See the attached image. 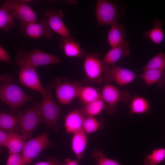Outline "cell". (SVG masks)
<instances>
[{
    "label": "cell",
    "mask_w": 165,
    "mask_h": 165,
    "mask_svg": "<svg viewBox=\"0 0 165 165\" xmlns=\"http://www.w3.org/2000/svg\"><path fill=\"white\" fill-rule=\"evenodd\" d=\"M10 75H3L1 77L0 98L1 101L9 107L13 112L33 98L26 94L20 87L11 81Z\"/></svg>",
    "instance_id": "cell-1"
},
{
    "label": "cell",
    "mask_w": 165,
    "mask_h": 165,
    "mask_svg": "<svg viewBox=\"0 0 165 165\" xmlns=\"http://www.w3.org/2000/svg\"><path fill=\"white\" fill-rule=\"evenodd\" d=\"M42 95L40 101H33V105L39 112L47 126L56 132L60 129L58 122L60 119L61 107L57 104L49 90Z\"/></svg>",
    "instance_id": "cell-2"
},
{
    "label": "cell",
    "mask_w": 165,
    "mask_h": 165,
    "mask_svg": "<svg viewBox=\"0 0 165 165\" xmlns=\"http://www.w3.org/2000/svg\"><path fill=\"white\" fill-rule=\"evenodd\" d=\"M15 62L19 66L26 65L36 68L60 63L61 61L58 57L42 51L37 47L28 52L24 48L20 47L16 52Z\"/></svg>",
    "instance_id": "cell-3"
},
{
    "label": "cell",
    "mask_w": 165,
    "mask_h": 165,
    "mask_svg": "<svg viewBox=\"0 0 165 165\" xmlns=\"http://www.w3.org/2000/svg\"><path fill=\"white\" fill-rule=\"evenodd\" d=\"M83 86L79 82H62L60 79L56 78L49 83L47 89L54 88L59 103L61 105H66L78 97Z\"/></svg>",
    "instance_id": "cell-4"
},
{
    "label": "cell",
    "mask_w": 165,
    "mask_h": 165,
    "mask_svg": "<svg viewBox=\"0 0 165 165\" xmlns=\"http://www.w3.org/2000/svg\"><path fill=\"white\" fill-rule=\"evenodd\" d=\"M19 130L26 141L31 138L33 132L37 126L44 122L39 112L34 105L19 113Z\"/></svg>",
    "instance_id": "cell-5"
},
{
    "label": "cell",
    "mask_w": 165,
    "mask_h": 165,
    "mask_svg": "<svg viewBox=\"0 0 165 165\" xmlns=\"http://www.w3.org/2000/svg\"><path fill=\"white\" fill-rule=\"evenodd\" d=\"M53 144L46 132L26 141L21 153L25 165H29L32 161L43 150Z\"/></svg>",
    "instance_id": "cell-6"
},
{
    "label": "cell",
    "mask_w": 165,
    "mask_h": 165,
    "mask_svg": "<svg viewBox=\"0 0 165 165\" xmlns=\"http://www.w3.org/2000/svg\"><path fill=\"white\" fill-rule=\"evenodd\" d=\"M106 65L103 62L100 55L97 53L86 55L83 68L86 79L91 82H101Z\"/></svg>",
    "instance_id": "cell-7"
},
{
    "label": "cell",
    "mask_w": 165,
    "mask_h": 165,
    "mask_svg": "<svg viewBox=\"0 0 165 165\" xmlns=\"http://www.w3.org/2000/svg\"><path fill=\"white\" fill-rule=\"evenodd\" d=\"M101 95L106 105L105 111L109 114L116 112L119 103L120 101L127 103L130 97L129 93L128 91H120L116 87L110 84H106L103 87Z\"/></svg>",
    "instance_id": "cell-8"
},
{
    "label": "cell",
    "mask_w": 165,
    "mask_h": 165,
    "mask_svg": "<svg viewBox=\"0 0 165 165\" xmlns=\"http://www.w3.org/2000/svg\"><path fill=\"white\" fill-rule=\"evenodd\" d=\"M136 77L135 72L130 69L115 64H106L103 81L106 84L114 82L122 86L132 82Z\"/></svg>",
    "instance_id": "cell-9"
},
{
    "label": "cell",
    "mask_w": 165,
    "mask_h": 165,
    "mask_svg": "<svg viewBox=\"0 0 165 165\" xmlns=\"http://www.w3.org/2000/svg\"><path fill=\"white\" fill-rule=\"evenodd\" d=\"M3 5L8 8L14 18L20 24L37 21V16L30 6L22 0H9L4 1Z\"/></svg>",
    "instance_id": "cell-10"
},
{
    "label": "cell",
    "mask_w": 165,
    "mask_h": 165,
    "mask_svg": "<svg viewBox=\"0 0 165 165\" xmlns=\"http://www.w3.org/2000/svg\"><path fill=\"white\" fill-rule=\"evenodd\" d=\"M19 79L25 87L39 92L42 95L48 90L42 84L36 71V68L24 65L19 66Z\"/></svg>",
    "instance_id": "cell-11"
},
{
    "label": "cell",
    "mask_w": 165,
    "mask_h": 165,
    "mask_svg": "<svg viewBox=\"0 0 165 165\" xmlns=\"http://www.w3.org/2000/svg\"><path fill=\"white\" fill-rule=\"evenodd\" d=\"M95 12L97 22L99 26L112 25L117 22V8L114 4L109 1L97 0Z\"/></svg>",
    "instance_id": "cell-12"
},
{
    "label": "cell",
    "mask_w": 165,
    "mask_h": 165,
    "mask_svg": "<svg viewBox=\"0 0 165 165\" xmlns=\"http://www.w3.org/2000/svg\"><path fill=\"white\" fill-rule=\"evenodd\" d=\"M20 31L25 36L36 39L45 37L51 39L53 36L52 31L50 28L47 19L41 20L39 22H33L20 24Z\"/></svg>",
    "instance_id": "cell-13"
},
{
    "label": "cell",
    "mask_w": 165,
    "mask_h": 165,
    "mask_svg": "<svg viewBox=\"0 0 165 165\" xmlns=\"http://www.w3.org/2000/svg\"><path fill=\"white\" fill-rule=\"evenodd\" d=\"M47 18L50 28L53 31L63 37L71 36V31L65 26L63 21L64 14L63 11L48 9L44 13Z\"/></svg>",
    "instance_id": "cell-14"
},
{
    "label": "cell",
    "mask_w": 165,
    "mask_h": 165,
    "mask_svg": "<svg viewBox=\"0 0 165 165\" xmlns=\"http://www.w3.org/2000/svg\"><path fill=\"white\" fill-rule=\"evenodd\" d=\"M58 46L63 50L65 55L68 57L83 58L86 55L85 50L79 43L71 36L61 37Z\"/></svg>",
    "instance_id": "cell-15"
},
{
    "label": "cell",
    "mask_w": 165,
    "mask_h": 165,
    "mask_svg": "<svg viewBox=\"0 0 165 165\" xmlns=\"http://www.w3.org/2000/svg\"><path fill=\"white\" fill-rule=\"evenodd\" d=\"M84 118L80 109H74L69 112L64 118V125L67 132L73 134L83 130Z\"/></svg>",
    "instance_id": "cell-16"
},
{
    "label": "cell",
    "mask_w": 165,
    "mask_h": 165,
    "mask_svg": "<svg viewBox=\"0 0 165 165\" xmlns=\"http://www.w3.org/2000/svg\"><path fill=\"white\" fill-rule=\"evenodd\" d=\"M130 52L129 42L125 40L117 46L112 48L102 58V60L105 64L113 65L121 57L127 56Z\"/></svg>",
    "instance_id": "cell-17"
},
{
    "label": "cell",
    "mask_w": 165,
    "mask_h": 165,
    "mask_svg": "<svg viewBox=\"0 0 165 165\" xmlns=\"http://www.w3.org/2000/svg\"><path fill=\"white\" fill-rule=\"evenodd\" d=\"M87 143V134L83 129L73 134L71 148L78 160L80 161L84 159V152Z\"/></svg>",
    "instance_id": "cell-18"
},
{
    "label": "cell",
    "mask_w": 165,
    "mask_h": 165,
    "mask_svg": "<svg viewBox=\"0 0 165 165\" xmlns=\"http://www.w3.org/2000/svg\"><path fill=\"white\" fill-rule=\"evenodd\" d=\"M139 77L144 81L147 86L156 83L162 87L165 83V70H145Z\"/></svg>",
    "instance_id": "cell-19"
},
{
    "label": "cell",
    "mask_w": 165,
    "mask_h": 165,
    "mask_svg": "<svg viewBox=\"0 0 165 165\" xmlns=\"http://www.w3.org/2000/svg\"><path fill=\"white\" fill-rule=\"evenodd\" d=\"M126 36V30L124 25L116 22L111 25L108 34L107 39L111 48H113L125 41Z\"/></svg>",
    "instance_id": "cell-20"
},
{
    "label": "cell",
    "mask_w": 165,
    "mask_h": 165,
    "mask_svg": "<svg viewBox=\"0 0 165 165\" xmlns=\"http://www.w3.org/2000/svg\"><path fill=\"white\" fill-rule=\"evenodd\" d=\"M129 113L148 114L150 112L151 105L149 101L144 97L135 95L132 97L129 105Z\"/></svg>",
    "instance_id": "cell-21"
},
{
    "label": "cell",
    "mask_w": 165,
    "mask_h": 165,
    "mask_svg": "<svg viewBox=\"0 0 165 165\" xmlns=\"http://www.w3.org/2000/svg\"><path fill=\"white\" fill-rule=\"evenodd\" d=\"M19 114L12 115L5 112L0 113V128L8 133L19 130Z\"/></svg>",
    "instance_id": "cell-22"
},
{
    "label": "cell",
    "mask_w": 165,
    "mask_h": 165,
    "mask_svg": "<svg viewBox=\"0 0 165 165\" xmlns=\"http://www.w3.org/2000/svg\"><path fill=\"white\" fill-rule=\"evenodd\" d=\"M6 147L9 154H21L26 141L22 136L15 132L9 133Z\"/></svg>",
    "instance_id": "cell-23"
},
{
    "label": "cell",
    "mask_w": 165,
    "mask_h": 165,
    "mask_svg": "<svg viewBox=\"0 0 165 165\" xmlns=\"http://www.w3.org/2000/svg\"><path fill=\"white\" fill-rule=\"evenodd\" d=\"M163 24L162 22L159 19H155L153 23V28L145 32L143 36L146 37L155 44L159 45L163 41L164 37L162 29Z\"/></svg>",
    "instance_id": "cell-24"
},
{
    "label": "cell",
    "mask_w": 165,
    "mask_h": 165,
    "mask_svg": "<svg viewBox=\"0 0 165 165\" xmlns=\"http://www.w3.org/2000/svg\"><path fill=\"white\" fill-rule=\"evenodd\" d=\"M84 105L101 98V93L95 88L91 86H83L78 97Z\"/></svg>",
    "instance_id": "cell-25"
},
{
    "label": "cell",
    "mask_w": 165,
    "mask_h": 165,
    "mask_svg": "<svg viewBox=\"0 0 165 165\" xmlns=\"http://www.w3.org/2000/svg\"><path fill=\"white\" fill-rule=\"evenodd\" d=\"M106 107V105L101 97L92 102L84 105L80 110L85 118L95 117L100 114Z\"/></svg>",
    "instance_id": "cell-26"
},
{
    "label": "cell",
    "mask_w": 165,
    "mask_h": 165,
    "mask_svg": "<svg viewBox=\"0 0 165 165\" xmlns=\"http://www.w3.org/2000/svg\"><path fill=\"white\" fill-rule=\"evenodd\" d=\"M13 17L7 7L3 5L0 9V28L8 31L16 26Z\"/></svg>",
    "instance_id": "cell-27"
},
{
    "label": "cell",
    "mask_w": 165,
    "mask_h": 165,
    "mask_svg": "<svg viewBox=\"0 0 165 165\" xmlns=\"http://www.w3.org/2000/svg\"><path fill=\"white\" fill-rule=\"evenodd\" d=\"M165 160V148H160L153 150L148 154L144 160L145 165H158Z\"/></svg>",
    "instance_id": "cell-28"
},
{
    "label": "cell",
    "mask_w": 165,
    "mask_h": 165,
    "mask_svg": "<svg viewBox=\"0 0 165 165\" xmlns=\"http://www.w3.org/2000/svg\"><path fill=\"white\" fill-rule=\"evenodd\" d=\"M142 69L165 70V54L162 52L158 53Z\"/></svg>",
    "instance_id": "cell-29"
},
{
    "label": "cell",
    "mask_w": 165,
    "mask_h": 165,
    "mask_svg": "<svg viewBox=\"0 0 165 165\" xmlns=\"http://www.w3.org/2000/svg\"><path fill=\"white\" fill-rule=\"evenodd\" d=\"M104 127V124L100 122L95 117L84 118L83 129L87 134L94 133Z\"/></svg>",
    "instance_id": "cell-30"
},
{
    "label": "cell",
    "mask_w": 165,
    "mask_h": 165,
    "mask_svg": "<svg viewBox=\"0 0 165 165\" xmlns=\"http://www.w3.org/2000/svg\"><path fill=\"white\" fill-rule=\"evenodd\" d=\"M92 156L96 161V165H121L115 159L106 156L101 149H95L91 154Z\"/></svg>",
    "instance_id": "cell-31"
},
{
    "label": "cell",
    "mask_w": 165,
    "mask_h": 165,
    "mask_svg": "<svg viewBox=\"0 0 165 165\" xmlns=\"http://www.w3.org/2000/svg\"><path fill=\"white\" fill-rule=\"evenodd\" d=\"M6 165H25L21 154H9Z\"/></svg>",
    "instance_id": "cell-32"
},
{
    "label": "cell",
    "mask_w": 165,
    "mask_h": 165,
    "mask_svg": "<svg viewBox=\"0 0 165 165\" xmlns=\"http://www.w3.org/2000/svg\"><path fill=\"white\" fill-rule=\"evenodd\" d=\"M0 60L13 65L9 54L1 46H0Z\"/></svg>",
    "instance_id": "cell-33"
},
{
    "label": "cell",
    "mask_w": 165,
    "mask_h": 165,
    "mask_svg": "<svg viewBox=\"0 0 165 165\" xmlns=\"http://www.w3.org/2000/svg\"><path fill=\"white\" fill-rule=\"evenodd\" d=\"M61 161L55 157H50L45 161L37 162L34 165H62Z\"/></svg>",
    "instance_id": "cell-34"
},
{
    "label": "cell",
    "mask_w": 165,
    "mask_h": 165,
    "mask_svg": "<svg viewBox=\"0 0 165 165\" xmlns=\"http://www.w3.org/2000/svg\"><path fill=\"white\" fill-rule=\"evenodd\" d=\"M9 133L2 130L0 129V146H6L9 137Z\"/></svg>",
    "instance_id": "cell-35"
},
{
    "label": "cell",
    "mask_w": 165,
    "mask_h": 165,
    "mask_svg": "<svg viewBox=\"0 0 165 165\" xmlns=\"http://www.w3.org/2000/svg\"><path fill=\"white\" fill-rule=\"evenodd\" d=\"M62 165H79V164L77 161L68 158L64 160Z\"/></svg>",
    "instance_id": "cell-36"
},
{
    "label": "cell",
    "mask_w": 165,
    "mask_h": 165,
    "mask_svg": "<svg viewBox=\"0 0 165 165\" xmlns=\"http://www.w3.org/2000/svg\"><path fill=\"white\" fill-rule=\"evenodd\" d=\"M68 3L70 4H72V5L73 4H77V1H66Z\"/></svg>",
    "instance_id": "cell-37"
}]
</instances>
